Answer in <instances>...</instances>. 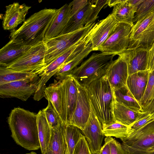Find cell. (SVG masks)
Listing matches in <instances>:
<instances>
[{
    "label": "cell",
    "mask_w": 154,
    "mask_h": 154,
    "mask_svg": "<svg viewBox=\"0 0 154 154\" xmlns=\"http://www.w3.org/2000/svg\"><path fill=\"white\" fill-rule=\"evenodd\" d=\"M8 122L15 143L31 151L40 149L38 136L37 114L18 107L12 109Z\"/></svg>",
    "instance_id": "obj_1"
},
{
    "label": "cell",
    "mask_w": 154,
    "mask_h": 154,
    "mask_svg": "<svg viewBox=\"0 0 154 154\" xmlns=\"http://www.w3.org/2000/svg\"><path fill=\"white\" fill-rule=\"evenodd\" d=\"M56 10L45 8L34 13L18 29L12 31L9 35L11 39L31 46L43 42L46 31Z\"/></svg>",
    "instance_id": "obj_2"
},
{
    "label": "cell",
    "mask_w": 154,
    "mask_h": 154,
    "mask_svg": "<svg viewBox=\"0 0 154 154\" xmlns=\"http://www.w3.org/2000/svg\"><path fill=\"white\" fill-rule=\"evenodd\" d=\"M102 126L116 121L113 114V92L106 75L85 86Z\"/></svg>",
    "instance_id": "obj_3"
},
{
    "label": "cell",
    "mask_w": 154,
    "mask_h": 154,
    "mask_svg": "<svg viewBox=\"0 0 154 154\" xmlns=\"http://www.w3.org/2000/svg\"><path fill=\"white\" fill-rule=\"evenodd\" d=\"M115 55L94 53L76 68L71 75L81 85H88L106 75Z\"/></svg>",
    "instance_id": "obj_4"
},
{
    "label": "cell",
    "mask_w": 154,
    "mask_h": 154,
    "mask_svg": "<svg viewBox=\"0 0 154 154\" xmlns=\"http://www.w3.org/2000/svg\"><path fill=\"white\" fill-rule=\"evenodd\" d=\"M95 22L74 32L62 34L56 37L44 39L46 52V66L82 40L89 33Z\"/></svg>",
    "instance_id": "obj_5"
},
{
    "label": "cell",
    "mask_w": 154,
    "mask_h": 154,
    "mask_svg": "<svg viewBox=\"0 0 154 154\" xmlns=\"http://www.w3.org/2000/svg\"><path fill=\"white\" fill-rule=\"evenodd\" d=\"M92 29L88 35L81 41L72 46L66 52L46 66L39 76L40 80L35 94L40 97L44 95L46 84L50 79L66 63L81 52L91 41Z\"/></svg>",
    "instance_id": "obj_6"
},
{
    "label": "cell",
    "mask_w": 154,
    "mask_h": 154,
    "mask_svg": "<svg viewBox=\"0 0 154 154\" xmlns=\"http://www.w3.org/2000/svg\"><path fill=\"white\" fill-rule=\"evenodd\" d=\"M46 49L43 42L32 46L22 56L7 67L14 70L35 73L39 75L45 69Z\"/></svg>",
    "instance_id": "obj_7"
},
{
    "label": "cell",
    "mask_w": 154,
    "mask_h": 154,
    "mask_svg": "<svg viewBox=\"0 0 154 154\" xmlns=\"http://www.w3.org/2000/svg\"><path fill=\"white\" fill-rule=\"evenodd\" d=\"M154 43V11L137 22L132 27L128 49L148 50Z\"/></svg>",
    "instance_id": "obj_8"
},
{
    "label": "cell",
    "mask_w": 154,
    "mask_h": 154,
    "mask_svg": "<svg viewBox=\"0 0 154 154\" xmlns=\"http://www.w3.org/2000/svg\"><path fill=\"white\" fill-rule=\"evenodd\" d=\"M132 26L119 22L109 36L98 51L110 55H118L127 49L130 43Z\"/></svg>",
    "instance_id": "obj_9"
},
{
    "label": "cell",
    "mask_w": 154,
    "mask_h": 154,
    "mask_svg": "<svg viewBox=\"0 0 154 154\" xmlns=\"http://www.w3.org/2000/svg\"><path fill=\"white\" fill-rule=\"evenodd\" d=\"M121 145L130 154L150 149L154 146V121L133 132Z\"/></svg>",
    "instance_id": "obj_10"
},
{
    "label": "cell",
    "mask_w": 154,
    "mask_h": 154,
    "mask_svg": "<svg viewBox=\"0 0 154 154\" xmlns=\"http://www.w3.org/2000/svg\"><path fill=\"white\" fill-rule=\"evenodd\" d=\"M40 80L38 75L33 78L0 85V97H15L26 101L35 94Z\"/></svg>",
    "instance_id": "obj_11"
},
{
    "label": "cell",
    "mask_w": 154,
    "mask_h": 154,
    "mask_svg": "<svg viewBox=\"0 0 154 154\" xmlns=\"http://www.w3.org/2000/svg\"><path fill=\"white\" fill-rule=\"evenodd\" d=\"M76 81L78 90V97L75 110L68 125L76 126L82 131L89 117L91 103L85 87Z\"/></svg>",
    "instance_id": "obj_12"
},
{
    "label": "cell",
    "mask_w": 154,
    "mask_h": 154,
    "mask_svg": "<svg viewBox=\"0 0 154 154\" xmlns=\"http://www.w3.org/2000/svg\"><path fill=\"white\" fill-rule=\"evenodd\" d=\"M81 131L88 143L91 154L99 151L105 136L102 132L101 123L91 103L89 117L84 129Z\"/></svg>",
    "instance_id": "obj_13"
},
{
    "label": "cell",
    "mask_w": 154,
    "mask_h": 154,
    "mask_svg": "<svg viewBox=\"0 0 154 154\" xmlns=\"http://www.w3.org/2000/svg\"><path fill=\"white\" fill-rule=\"evenodd\" d=\"M44 97L50 101L59 115L63 124L67 125L64 88L62 80H54L46 87Z\"/></svg>",
    "instance_id": "obj_14"
},
{
    "label": "cell",
    "mask_w": 154,
    "mask_h": 154,
    "mask_svg": "<svg viewBox=\"0 0 154 154\" xmlns=\"http://www.w3.org/2000/svg\"><path fill=\"white\" fill-rule=\"evenodd\" d=\"M149 51L141 48L127 49L118 54L126 61L128 75L147 70Z\"/></svg>",
    "instance_id": "obj_15"
},
{
    "label": "cell",
    "mask_w": 154,
    "mask_h": 154,
    "mask_svg": "<svg viewBox=\"0 0 154 154\" xmlns=\"http://www.w3.org/2000/svg\"><path fill=\"white\" fill-rule=\"evenodd\" d=\"M119 22L111 13L95 24L92 28L91 41L93 51H98L114 30Z\"/></svg>",
    "instance_id": "obj_16"
},
{
    "label": "cell",
    "mask_w": 154,
    "mask_h": 154,
    "mask_svg": "<svg viewBox=\"0 0 154 154\" xmlns=\"http://www.w3.org/2000/svg\"><path fill=\"white\" fill-rule=\"evenodd\" d=\"M113 92L126 86L128 76L127 63L124 58L119 56L113 60L106 75Z\"/></svg>",
    "instance_id": "obj_17"
},
{
    "label": "cell",
    "mask_w": 154,
    "mask_h": 154,
    "mask_svg": "<svg viewBox=\"0 0 154 154\" xmlns=\"http://www.w3.org/2000/svg\"><path fill=\"white\" fill-rule=\"evenodd\" d=\"M31 7L25 4L14 2L6 6L3 17L2 26L5 30L14 29L22 23L24 22L26 16Z\"/></svg>",
    "instance_id": "obj_18"
},
{
    "label": "cell",
    "mask_w": 154,
    "mask_h": 154,
    "mask_svg": "<svg viewBox=\"0 0 154 154\" xmlns=\"http://www.w3.org/2000/svg\"><path fill=\"white\" fill-rule=\"evenodd\" d=\"M14 39L0 50V66L7 67L24 54L31 47Z\"/></svg>",
    "instance_id": "obj_19"
},
{
    "label": "cell",
    "mask_w": 154,
    "mask_h": 154,
    "mask_svg": "<svg viewBox=\"0 0 154 154\" xmlns=\"http://www.w3.org/2000/svg\"><path fill=\"white\" fill-rule=\"evenodd\" d=\"M70 12L71 8L69 4H65L57 9L56 14L46 31L45 39L52 38L61 34L68 23Z\"/></svg>",
    "instance_id": "obj_20"
},
{
    "label": "cell",
    "mask_w": 154,
    "mask_h": 154,
    "mask_svg": "<svg viewBox=\"0 0 154 154\" xmlns=\"http://www.w3.org/2000/svg\"><path fill=\"white\" fill-rule=\"evenodd\" d=\"M66 125L61 123L55 127L51 128V140L44 154H69L65 135Z\"/></svg>",
    "instance_id": "obj_21"
},
{
    "label": "cell",
    "mask_w": 154,
    "mask_h": 154,
    "mask_svg": "<svg viewBox=\"0 0 154 154\" xmlns=\"http://www.w3.org/2000/svg\"><path fill=\"white\" fill-rule=\"evenodd\" d=\"M65 91V97L67 113V124L68 125L75 110L78 95L76 81L70 75L62 80Z\"/></svg>",
    "instance_id": "obj_22"
},
{
    "label": "cell",
    "mask_w": 154,
    "mask_h": 154,
    "mask_svg": "<svg viewBox=\"0 0 154 154\" xmlns=\"http://www.w3.org/2000/svg\"><path fill=\"white\" fill-rule=\"evenodd\" d=\"M149 72L148 70L140 71L128 75V78L127 87L139 103L146 87Z\"/></svg>",
    "instance_id": "obj_23"
},
{
    "label": "cell",
    "mask_w": 154,
    "mask_h": 154,
    "mask_svg": "<svg viewBox=\"0 0 154 154\" xmlns=\"http://www.w3.org/2000/svg\"><path fill=\"white\" fill-rule=\"evenodd\" d=\"M137 9L130 3L128 0H121L120 2L113 7L111 14L119 22L125 23L132 27Z\"/></svg>",
    "instance_id": "obj_24"
},
{
    "label": "cell",
    "mask_w": 154,
    "mask_h": 154,
    "mask_svg": "<svg viewBox=\"0 0 154 154\" xmlns=\"http://www.w3.org/2000/svg\"><path fill=\"white\" fill-rule=\"evenodd\" d=\"M140 112L132 110L114 99L113 114L116 121L130 127L136 120Z\"/></svg>",
    "instance_id": "obj_25"
},
{
    "label": "cell",
    "mask_w": 154,
    "mask_h": 154,
    "mask_svg": "<svg viewBox=\"0 0 154 154\" xmlns=\"http://www.w3.org/2000/svg\"><path fill=\"white\" fill-rule=\"evenodd\" d=\"M37 122L40 149L42 154H44L50 142L51 131L43 110H40L37 114Z\"/></svg>",
    "instance_id": "obj_26"
},
{
    "label": "cell",
    "mask_w": 154,
    "mask_h": 154,
    "mask_svg": "<svg viewBox=\"0 0 154 154\" xmlns=\"http://www.w3.org/2000/svg\"><path fill=\"white\" fill-rule=\"evenodd\" d=\"M91 4V0H89L84 8L70 17L68 23L61 35L74 32L85 26Z\"/></svg>",
    "instance_id": "obj_27"
},
{
    "label": "cell",
    "mask_w": 154,
    "mask_h": 154,
    "mask_svg": "<svg viewBox=\"0 0 154 154\" xmlns=\"http://www.w3.org/2000/svg\"><path fill=\"white\" fill-rule=\"evenodd\" d=\"M93 51L91 41L85 48L79 54L65 64L54 75L57 80H62L71 75L73 70L83 60Z\"/></svg>",
    "instance_id": "obj_28"
},
{
    "label": "cell",
    "mask_w": 154,
    "mask_h": 154,
    "mask_svg": "<svg viewBox=\"0 0 154 154\" xmlns=\"http://www.w3.org/2000/svg\"><path fill=\"white\" fill-rule=\"evenodd\" d=\"M113 92L114 99L117 102L134 111H143L140 103L134 97L127 86L117 89Z\"/></svg>",
    "instance_id": "obj_29"
},
{
    "label": "cell",
    "mask_w": 154,
    "mask_h": 154,
    "mask_svg": "<svg viewBox=\"0 0 154 154\" xmlns=\"http://www.w3.org/2000/svg\"><path fill=\"white\" fill-rule=\"evenodd\" d=\"M39 75L34 72L14 70L5 67H0V85L10 82L28 79Z\"/></svg>",
    "instance_id": "obj_30"
},
{
    "label": "cell",
    "mask_w": 154,
    "mask_h": 154,
    "mask_svg": "<svg viewBox=\"0 0 154 154\" xmlns=\"http://www.w3.org/2000/svg\"><path fill=\"white\" fill-rule=\"evenodd\" d=\"M102 132L106 137H114L122 141L128 137L133 132L130 127L115 122L102 127Z\"/></svg>",
    "instance_id": "obj_31"
},
{
    "label": "cell",
    "mask_w": 154,
    "mask_h": 154,
    "mask_svg": "<svg viewBox=\"0 0 154 154\" xmlns=\"http://www.w3.org/2000/svg\"><path fill=\"white\" fill-rule=\"evenodd\" d=\"M140 104L142 112H154V70L149 72L146 87Z\"/></svg>",
    "instance_id": "obj_32"
},
{
    "label": "cell",
    "mask_w": 154,
    "mask_h": 154,
    "mask_svg": "<svg viewBox=\"0 0 154 154\" xmlns=\"http://www.w3.org/2000/svg\"><path fill=\"white\" fill-rule=\"evenodd\" d=\"M81 130L77 127L67 125L65 129V135L69 154H73L75 149L83 135Z\"/></svg>",
    "instance_id": "obj_33"
},
{
    "label": "cell",
    "mask_w": 154,
    "mask_h": 154,
    "mask_svg": "<svg viewBox=\"0 0 154 154\" xmlns=\"http://www.w3.org/2000/svg\"><path fill=\"white\" fill-rule=\"evenodd\" d=\"M154 11V0H144L135 14L133 23H135Z\"/></svg>",
    "instance_id": "obj_34"
},
{
    "label": "cell",
    "mask_w": 154,
    "mask_h": 154,
    "mask_svg": "<svg viewBox=\"0 0 154 154\" xmlns=\"http://www.w3.org/2000/svg\"><path fill=\"white\" fill-rule=\"evenodd\" d=\"M47 107L43 109L46 119L50 127H55L63 123L60 117L51 102L48 100Z\"/></svg>",
    "instance_id": "obj_35"
},
{
    "label": "cell",
    "mask_w": 154,
    "mask_h": 154,
    "mask_svg": "<svg viewBox=\"0 0 154 154\" xmlns=\"http://www.w3.org/2000/svg\"><path fill=\"white\" fill-rule=\"evenodd\" d=\"M85 26H87L94 23L98 17L100 11L106 5L107 0H93Z\"/></svg>",
    "instance_id": "obj_36"
},
{
    "label": "cell",
    "mask_w": 154,
    "mask_h": 154,
    "mask_svg": "<svg viewBox=\"0 0 154 154\" xmlns=\"http://www.w3.org/2000/svg\"><path fill=\"white\" fill-rule=\"evenodd\" d=\"M153 121L154 112H140L136 120L130 128L133 132Z\"/></svg>",
    "instance_id": "obj_37"
},
{
    "label": "cell",
    "mask_w": 154,
    "mask_h": 154,
    "mask_svg": "<svg viewBox=\"0 0 154 154\" xmlns=\"http://www.w3.org/2000/svg\"><path fill=\"white\" fill-rule=\"evenodd\" d=\"M73 154H91L88 143L84 135L80 139Z\"/></svg>",
    "instance_id": "obj_38"
},
{
    "label": "cell",
    "mask_w": 154,
    "mask_h": 154,
    "mask_svg": "<svg viewBox=\"0 0 154 154\" xmlns=\"http://www.w3.org/2000/svg\"><path fill=\"white\" fill-rule=\"evenodd\" d=\"M109 137L111 154H130L123 148L121 144L115 139Z\"/></svg>",
    "instance_id": "obj_39"
},
{
    "label": "cell",
    "mask_w": 154,
    "mask_h": 154,
    "mask_svg": "<svg viewBox=\"0 0 154 154\" xmlns=\"http://www.w3.org/2000/svg\"><path fill=\"white\" fill-rule=\"evenodd\" d=\"M88 0H74L69 4L71 8L70 16L84 8L88 3Z\"/></svg>",
    "instance_id": "obj_40"
},
{
    "label": "cell",
    "mask_w": 154,
    "mask_h": 154,
    "mask_svg": "<svg viewBox=\"0 0 154 154\" xmlns=\"http://www.w3.org/2000/svg\"><path fill=\"white\" fill-rule=\"evenodd\" d=\"M109 142V137H106L105 143L99 151L100 154H111Z\"/></svg>",
    "instance_id": "obj_41"
},
{
    "label": "cell",
    "mask_w": 154,
    "mask_h": 154,
    "mask_svg": "<svg viewBox=\"0 0 154 154\" xmlns=\"http://www.w3.org/2000/svg\"><path fill=\"white\" fill-rule=\"evenodd\" d=\"M144 0H128L130 3L133 6L137 8Z\"/></svg>",
    "instance_id": "obj_42"
},
{
    "label": "cell",
    "mask_w": 154,
    "mask_h": 154,
    "mask_svg": "<svg viewBox=\"0 0 154 154\" xmlns=\"http://www.w3.org/2000/svg\"><path fill=\"white\" fill-rule=\"evenodd\" d=\"M121 0H107V5L109 7H114L120 2Z\"/></svg>",
    "instance_id": "obj_43"
},
{
    "label": "cell",
    "mask_w": 154,
    "mask_h": 154,
    "mask_svg": "<svg viewBox=\"0 0 154 154\" xmlns=\"http://www.w3.org/2000/svg\"><path fill=\"white\" fill-rule=\"evenodd\" d=\"M132 154H154V150L136 152Z\"/></svg>",
    "instance_id": "obj_44"
},
{
    "label": "cell",
    "mask_w": 154,
    "mask_h": 154,
    "mask_svg": "<svg viewBox=\"0 0 154 154\" xmlns=\"http://www.w3.org/2000/svg\"><path fill=\"white\" fill-rule=\"evenodd\" d=\"M25 154H37V153L34 152H31L29 153H26Z\"/></svg>",
    "instance_id": "obj_45"
},
{
    "label": "cell",
    "mask_w": 154,
    "mask_h": 154,
    "mask_svg": "<svg viewBox=\"0 0 154 154\" xmlns=\"http://www.w3.org/2000/svg\"><path fill=\"white\" fill-rule=\"evenodd\" d=\"M93 154H100L99 151L94 153Z\"/></svg>",
    "instance_id": "obj_46"
},
{
    "label": "cell",
    "mask_w": 154,
    "mask_h": 154,
    "mask_svg": "<svg viewBox=\"0 0 154 154\" xmlns=\"http://www.w3.org/2000/svg\"><path fill=\"white\" fill-rule=\"evenodd\" d=\"M154 70V64L153 66V67H152V71H153V70Z\"/></svg>",
    "instance_id": "obj_47"
},
{
    "label": "cell",
    "mask_w": 154,
    "mask_h": 154,
    "mask_svg": "<svg viewBox=\"0 0 154 154\" xmlns=\"http://www.w3.org/2000/svg\"><path fill=\"white\" fill-rule=\"evenodd\" d=\"M154 45V43L152 45Z\"/></svg>",
    "instance_id": "obj_48"
}]
</instances>
